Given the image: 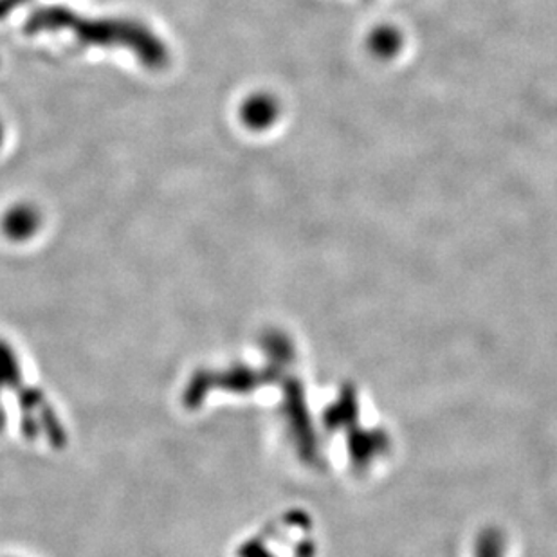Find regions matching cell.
Wrapping results in <instances>:
<instances>
[{"label": "cell", "mask_w": 557, "mask_h": 557, "mask_svg": "<svg viewBox=\"0 0 557 557\" xmlns=\"http://www.w3.org/2000/svg\"><path fill=\"white\" fill-rule=\"evenodd\" d=\"M343 417V471L359 484H375L394 468L399 444L388 419L379 411L369 395L356 384H345L339 395Z\"/></svg>", "instance_id": "1"}, {"label": "cell", "mask_w": 557, "mask_h": 557, "mask_svg": "<svg viewBox=\"0 0 557 557\" xmlns=\"http://www.w3.org/2000/svg\"><path fill=\"white\" fill-rule=\"evenodd\" d=\"M509 531L496 521L476 527L469 542V557H510L515 545Z\"/></svg>", "instance_id": "2"}]
</instances>
